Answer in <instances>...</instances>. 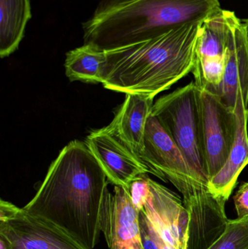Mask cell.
Returning a JSON list of instances; mask_svg holds the SVG:
<instances>
[{
  "label": "cell",
  "instance_id": "6da1fadb",
  "mask_svg": "<svg viewBox=\"0 0 248 249\" xmlns=\"http://www.w3.org/2000/svg\"><path fill=\"white\" fill-rule=\"evenodd\" d=\"M107 177L84 142L68 143L51 164L34 197L23 210L49 219L88 249L101 232Z\"/></svg>",
  "mask_w": 248,
  "mask_h": 249
},
{
  "label": "cell",
  "instance_id": "7a4b0ae2",
  "mask_svg": "<svg viewBox=\"0 0 248 249\" xmlns=\"http://www.w3.org/2000/svg\"><path fill=\"white\" fill-rule=\"evenodd\" d=\"M202 23L106 51L103 87L153 98L168 90L193 70Z\"/></svg>",
  "mask_w": 248,
  "mask_h": 249
},
{
  "label": "cell",
  "instance_id": "3957f363",
  "mask_svg": "<svg viewBox=\"0 0 248 249\" xmlns=\"http://www.w3.org/2000/svg\"><path fill=\"white\" fill-rule=\"evenodd\" d=\"M221 10L219 0H101L82 23L83 40L110 51L202 23Z\"/></svg>",
  "mask_w": 248,
  "mask_h": 249
},
{
  "label": "cell",
  "instance_id": "277c9868",
  "mask_svg": "<svg viewBox=\"0 0 248 249\" xmlns=\"http://www.w3.org/2000/svg\"><path fill=\"white\" fill-rule=\"evenodd\" d=\"M151 115L157 118L192 169L208 183L201 89L195 82L157 99Z\"/></svg>",
  "mask_w": 248,
  "mask_h": 249
},
{
  "label": "cell",
  "instance_id": "5b68a950",
  "mask_svg": "<svg viewBox=\"0 0 248 249\" xmlns=\"http://www.w3.org/2000/svg\"><path fill=\"white\" fill-rule=\"evenodd\" d=\"M140 159L149 168L151 174L165 182L170 181L182 196L195 189L208 187V183L192 169L180 149L151 115L146 126L144 150Z\"/></svg>",
  "mask_w": 248,
  "mask_h": 249
},
{
  "label": "cell",
  "instance_id": "8992f818",
  "mask_svg": "<svg viewBox=\"0 0 248 249\" xmlns=\"http://www.w3.org/2000/svg\"><path fill=\"white\" fill-rule=\"evenodd\" d=\"M150 193L144 206L149 230L160 249H187L189 216L176 193L149 177Z\"/></svg>",
  "mask_w": 248,
  "mask_h": 249
},
{
  "label": "cell",
  "instance_id": "52a82bcc",
  "mask_svg": "<svg viewBox=\"0 0 248 249\" xmlns=\"http://www.w3.org/2000/svg\"><path fill=\"white\" fill-rule=\"evenodd\" d=\"M201 99L204 146L210 179L222 169L228 160L235 139L237 121L234 111L216 93L201 89Z\"/></svg>",
  "mask_w": 248,
  "mask_h": 249
},
{
  "label": "cell",
  "instance_id": "ba28073f",
  "mask_svg": "<svg viewBox=\"0 0 248 249\" xmlns=\"http://www.w3.org/2000/svg\"><path fill=\"white\" fill-rule=\"evenodd\" d=\"M183 202L189 216L187 249H208L227 229V201L204 187L183 195Z\"/></svg>",
  "mask_w": 248,
  "mask_h": 249
},
{
  "label": "cell",
  "instance_id": "9c48e42d",
  "mask_svg": "<svg viewBox=\"0 0 248 249\" xmlns=\"http://www.w3.org/2000/svg\"><path fill=\"white\" fill-rule=\"evenodd\" d=\"M0 232L13 249H88L56 224L23 209L13 219L0 222Z\"/></svg>",
  "mask_w": 248,
  "mask_h": 249
},
{
  "label": "cell",
  "instance_id": "30bf717a",
  "mask_svg": "<svg viewBox=\"0 0 248 249\" xmlns=\"http://www.w3.org/2000/svg\"><path fill=\"white\" fill-rule=\"evenodd\" d=\"M86 144L109 182L115 186L128 189L134 178L151 174L149 168L113 134L107 126L92 132L86 139Z\"/></svg>",
  "mask_w": 248,
  "mask_h": 249
},
{
  "label": "cell",
  "instance_id": "8fae6325",
  "mask_svg": "<svg viewBox=\"0 0 248 249\" xmlns=\"http://www.w3.org/2000/svg\"><path fill=\"white\" fill-rule=\"evenodd\" d=\"M227 17L228 37L224 79L221 84L211 91L218 94L224 103L234 111L239 89L246 107L248 103V36L243 22L234 12L227 10Z\"/></svg>",
  "mask_w": 248,
  "mask_h": 249
},
{
  "label": "cell",
  "instance_id": "7c38bea8",
  "mask_svg": "<svg viewBox=\"0 0 248 249\" xmlns=\"http://www.w3.org/2000/svg\"><path fill=\"white\" fill-rule=\"evenodd\" d=\"M101 232L109 249H144L139 212L125 187L115 186L114 193L108 194L102 212Z\"/></svg>",
  "mask_w": 248,
  "mask_h": 249
},
{
  "label": "cell",
  "instance_id": "4fadbf2b",
  "mask_svg": "<svg viewBox=\"0 0 248 249\" xmlns=\"http://www.w3.org/2000/svg\"><path fill=\"white\" fill-rule=\"evenodd\" d=\"M154 99L144 95L126 94L125 102L107 126L138 158L144 150L146 126L152 112Z\"/></svg>",
  "mask_w": 248,
  "mask_h": 249
},
{
  "label": "cell",
  "instance_id": "5bb4252c",
  "mask_svg": "<svg viewBox=\"0 0 248 249\" xmlns=\"http://www.w3.org/2000/svg\"><path fill=\"white\" fill-rule=\"evenodd\" d=\"M234 113L237 121V130L232 149L222 169L208 181V188L211 193L225 201L230 198L237 185L240 174L248 165L246 107L240 89L237 92Z\"/></svg>",
  "mask_w": 248,
  "mask_h": 249
},
{
  "label": "cell",
  "instance_id": "9a60e30c",
  "mask_svg": "<svg viewBox=\"0 0 248 249\" xmlns=\"http://www.w3.org/2000/svg\"><path fill=\"white\" fill-rule=\"evenodd\" d=\"M32 18L30 0H0V56L18 48Z\"/></svg>",
  "mask_w": 248,
  "mask_h": 249
},
{
  "label": "cell",
  "instance_id": "2e32d148",
  "mask_svg": "<svg viewBox=\"0 0 248 249\" xmlns=\"http://www.w3.org/2000/svg\"><path fill=\"white\" fill-rule=\"evenodd\" d=\"M106 64V51L83 44L67 53L64 67L70 81L103 84Z\"/></svg>",
  "mask_w": 248,
  "mask_h": 249
},
{
  "label": "cell",
  "instance_id": "e0dca14e",
  "mask_svg": "<svg viewBox=\"0 0 248 249\" xmlns=\"http://www.w3.org/2000/svg\"><path fill=\"white\" fill-rule=\"evenodd\" d=\"M206 249H248V216L229 220L225 232Z\"/></svg>",
  "mask_w": 248,
  "mask_h": 249
},
{
  "label": "cell",
  "instance_id": "ac0fdd59",
  "mask_svg": "<svg viewBox=\"0 0 248 249\" xmlns=\"http://www.w3.org/2000/svg\"><path fill=\"white\" fill-rule=\"evenodd\" d=\"M128 190L135 209L138 212L144 210L149 196V177L147 175H141L134 178L130 183Z\"/></svg>",
  "mask_w": 248,
  "mask_h": 249
},
{
  "label": "cell",
  "instance_id": "d6986e66",
  "mask_svg": "<svg viewBox=\"0 0 248 249\" xmlns=\"http://www.w3.org/2000/svg\"><path fill=\"white\" fill-rule=\"evenodd\" d=\"M237 218L248 216V181L243 183L234 196Z\"/></svg>",
  "mask_w": 248,
  "mask_h": 249
},
{
  "label": "cell",
  "instance_id": "ffe728a7",
  "mask_svg": "<svg viewBox=\"0 0 248 249\" xmlns=\"http://www.w3.org/2000/svg\"><path fill=\"white\" fill-rule=\"evenodd\" d=\"M139 227L144 249H160L151 237L144 211L139 212Z\"/></svg>",
  "mask_w": 248,
  "mask_h": 249
},
{
  "label": "cell",
  "instance_id": "44dd1931",
  "mask_svg": "<svg viewBox=\"0 0 248 249\" xmlns=\"http://www.w3.org/2000/svg\"><path fill=\"white\" fill-rule=\"evenodd\" d=\"M20 210V208L1 199L0 201V222H6L13 219Z\"/></svg>",
  "mask_w": 248,
  "mask_h": 249
},
{
  "label": "cell",
  "instance_id": "7402d4cb",
  "mask_svg": "<svg viewBox=\"0 0 248 249\" xmlns=\"http://www.w3.org/2000/svg\"><path fill=\"white\" fill-rule=\"evenodd\" d=\"M243 25H244L245 29H246V33H247L248 36V19L243 20Z\"/></svg>",
  "mask_w": 248,
  "mask_h": 249
},
{
  "label": "cell",
  "instance_id": "603a6c76",
  "mask_svg": "<svg viewBox=\"0 0 248 249\" xmlns=\"http://www.w3.org/2000/svg\"><path fill=\"white\" fill-rule=\"evenodd\" d=\"M246 129H247V133L248 136V103L247 107H246Z\"/></svg>",
  "mask_w": 248,
  "mask_h": 249
}]
</instances>
